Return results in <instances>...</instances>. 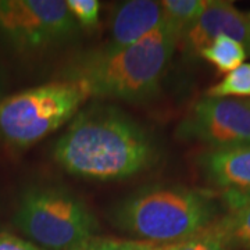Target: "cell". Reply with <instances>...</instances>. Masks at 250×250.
Segmentation results:
<instances>
[{
	"label": "cell",
	"mask_w": 250,
	"mask_h": 250,
	"mask_svg": "<svg viewBox=\"0 0 250 250\" xmlns=\"http://www.w3.org/2000/svg\"><path fill=\"white\" fill-rule=\"evenodd\" d=\"M54 160L80 178L134 177L157 159L154 141L123 110L92 106L80 111L54 145Z\"/></svg>",
	"instance_id": "obj_1"
},
{
	"label": "cell",
	"mask_w": 250,
	"mask_h": 250,
	"mask_svg": "<svg viewBox=\"0 0 250 250\" xmlns=\"http://www.w3.org/2000/svg\"><path fill=\"white\" fill-rule=\"evenodd\" d=\"M179 38L164 22L134 45L82 54L64 72L65 80L82 83L89 96L125 102L150 99L160 86Z\"/></svg>",
	"instance_id": "obj_2"
},
{
	"label": "cell",
	"mask_w": 250,
	"mask_h": 250,
	"mask_svg": "<svg viewBox=\"0 0 250 250\" xmlns=\"http://www.w3.org/2000/svg\"><path fill=\"white\" fill-rule=\"evenodd\" d=\"M218 206L200 189L156 185L118 202L111 220L118 229L154 245H172L202 232L214 221Z\"/></svg>",
	"instance_id": "obj_3"
},
{
	"label": "cell",
	"mask_w": 250,
	"mask_h": 250,
	"mask_svg": "<svg viewBox=\"0 0 250 250\" xmlns=\"http://www.w3.org/2000/svg\"><path fill=\"white\" fill-rule=\"evenodd\" d=\"M89 98L75 81L50 82L0 100V138L14 147H28L80 113Z\"/></svg>",
	"instance_id": "obj_4"
},
{
	"label": "cell",
	"mask_w": 250,
	"mask_h": 250,
	"mask_svg": "<svg viewBox=\"0 0 250 250\" xmlns=\"http://www.w3.org/2000/svg\"><path fill=\"white\" fill-rule=\"evenodd\" d=\"M14 224L46 250H74L95 236L98 220L62 187H36L22 195Z\"/></svg>",
	"instance_id": "obj_5"
},
{
	"label": "cell",
	"mask_w": 250,
	"mask_h": 250,
	"mask_svg": "<svg viewBox=\"0 0 250 250\" xmlns=\"http://www.w3.org/2000/svg\"><path fill=\"white\" fill-rule=\"evenodd\" d=\"M78 24L62 0H0V32L20 50L68 41Z\"/></svg>",
	"instance_id": "obj_6"
},
{
	"label": "cell",
	"mask_w": 250,
	"mask_h": 250,
	"mask_svg": "<svg viewBox=\"0 0 250 250\" xmlns=\"http://www.w3.org/2000/svg\"><path fill=\"white\" fill-rule=\"evenodd\" d=\"M178 135L210 149L250 146V99H200L184 117Z\"/></svg>",
	"instance_id": "obj_7"
},
{
	"label": "cell",
	"mask_w": 250,
	"mask_h": 250,
	"mask_svg": "<svg viewBox=\"0 0 250 250\" xmlns=\"http://www.w3.org/2000/svg\"><path fill=\"white\" fill-rule=\"evenodd\" d=\"M218 36H229L241 42L250 54V18L231 1L208 0L207 6L181 38L178 45L187 54L196 56Z\"/></svg>",
	"instance_id": "obj_8"
},
{
	"label": "cell",
	"mask_w": 250,
	"mask_h": 250,
	"mask_svg": "<svg viewBox=\"0 0 250 250\" xmlns=\"http://www.w3.org/2000/svg\"><path fill=\"white\" fill-rule=\"evenodd\" d=\"M202 175L223 192L250 193V146L210 149L197 157Z\"/></svg>",
	"instance_id": "obj_9"
},
{
	"label": "cell",
	"mask_w": 250,
	"mask_h": 250,
	"mask_svg": "<svg viewBox=\"0 0 250 250\" xmlns=\"http://www.w3.org/2000/svg\"><path fill=\"white\" fill-rule=\"evenodd\" d=\"M164 22L161 1L131 0L116 10L111 24V42L108 47L121 49L139 42Z\"/></svg>",
	"instance_id": "obj_10"
},
{
	"label": "cell",
	"mask_w": 250,
	"mask_h": 250,
	"mask_svg": "<svg viewBox=\"0 0 250 250\" xmlns=\"http://www.w3.org/2000/svg\"><path fill=\"white\" fill-rule=\"evenodd\" d=\"M227 213L205 228L231 250H250V193L223 192Z\"/></svg>",
	"instance_id": "obj_11"
},
{
	"label": "cell",
	"mask_w": 250,
	"mask_h": 250,
	"mask_svg": "<svg viewBox=\"0 0 250 250\" xmlns=\"http://www.w3.org/2000/svg\"><path fill=\"white\" fill-rule=\"evenodd\" d=\"M199 56L213 64L220 72L229 74L243 64L248 57V50L241 42L229 36H218L203 47Z\"/></svg>",
	"instance_id": "obj_12"
},
{
	"label": "cell",
	"mask_w": 250,
	"mask_h": 250,
	"mask_svg": "<svg viewBox=\"0 0 250 250\" xmlns=\"http://www.w3.org/2000/svg\"><path fill=\"white\" fill-rule=\"evenodd\" d=\"M207 1L208 0H163L164 24L171 28L181 41L185 32L200 17Z\"/></svg>",
	"instance_id": "obj_13"
},
{
	"label": "cell",
	"mask_w": 250,
	"mask_h": 250,
	"mask_svg": "<svg viewBox=\"0 0 250 250\" xmlns=\"http://www.w3.org/2000/svg\"><path fill=\"white\" fill-rule=\"evenodd\" d=\"M208 98H249L250 62H243L236 70L225 75L223 81L207 89Z\"/></svg>",
	"instance_id": "obj_14"
},
{
	"label": "cell",
	"mask_w": 250,
	"mask_h": 250,
	"mask_svg": "<svg viewBox=\"0 0 250 250\" xmlns=\"http://www.w3.org/2000/svg\"><path fill=\"white\" fill-rule=\"evenodd\" d=\"M159 245L143 241H124L93 236L74 250H157Z\"/></svg>",
	"instance_id": "obj_15"
},
{
	"label": "cell",
	"mask_w": 250,
	"mask_h": 250,
	"mask_svg": "<svg viewBox=\"0 0 250 250\" xmlns=\"http://www.w3.org/2000/svg\"><path fill=\"white\" fill-rule=\"evenodd\" d=\"M157 250H231L228 249L223 242L214 238L206 229L199 232L195 236L185 241L172 243V245H161Z\"/></svg>",
	"instance_id": "obj_16"
},
{
	"label": "cell",
	"mask_w": 250,
	"mask_h": 250,
	"mask_svg": "<svg viewBox=\"0 0 250 250\" xmlns=\"http://www.w3.org/2000/svg\"><path fill=\"white\" fill-rule=\"evenodd\" d=\"M65 4L77 24L88 28L98 24L100 13V3L98 0H68Z\"/></svg>",
	"instance_id": "obj_17"
},
{
	"label": "cell",
	"mask_w": 250,
	"mask_h": 250,
	"mask_svg": "<svg viewBox=\"0 0 250 250\" xmlns=\"http://www.w3.org/2000/svg\"><path fill=\"white\" fill-rule=\"evenodd\" d=\"M0 250H46L38 248L31 242L24 241L11 233H0Z\"/></svg>",
	"instance_id": "obj_18"
},
{
	"label": "cell",
	"mask_w": 250,
	"mask_h": 250,
	"mask_svg": "<svg viewBox=\"0 0 250 250\" xmlns=\"http://www.w3.org/2000/svg\"><path fill=\"white\" fill-rule=\"evenodd\" d=\"M249 18H250V16H249Z\"/></svg>",
	"instance_id": "obj_19"
}]
</instances>
